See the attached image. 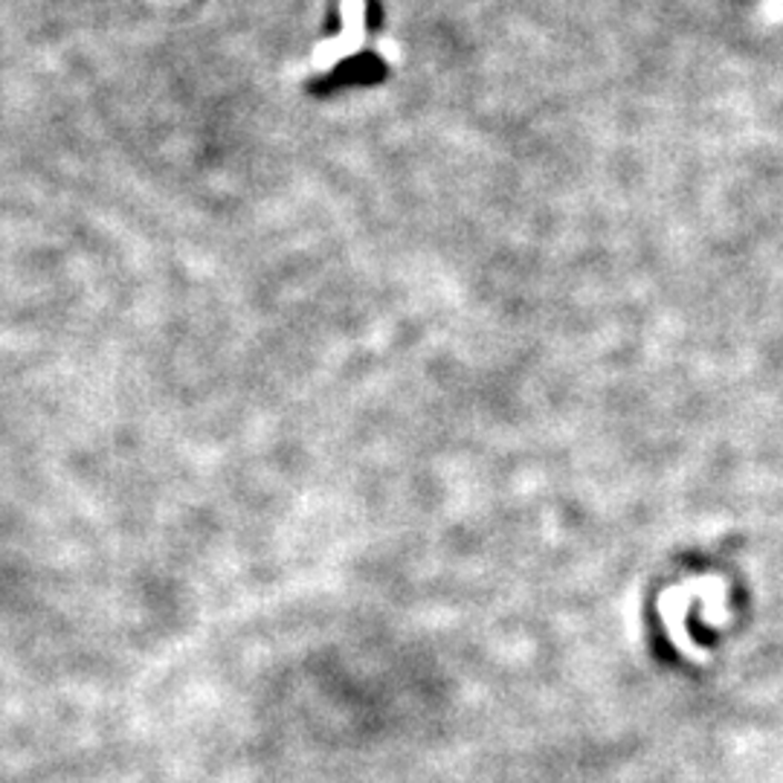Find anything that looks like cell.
<instances>
[{
    "label": "cell",
    "instance_id": "obj_1",
    "mask_svg": "<svg viewBox=\"0 0 783 783\" xmlns=\"http://www.w3.org/2000/svg\"><path fill=\"white\" fill-rule=\"evenodd\" d=\"M343 21H345V30L340 32V38L337 41H329V44H322L320 50L313 52V73H329L334 64H340V61L349 56V52L358 50L360 44H363V36H365V0H343Z\"/></svg>",
    "mask_w": 783,
    "mask_h": 783
}]
</instances>
